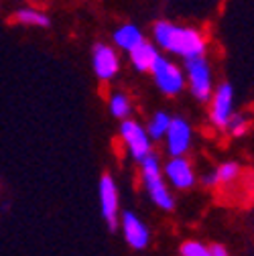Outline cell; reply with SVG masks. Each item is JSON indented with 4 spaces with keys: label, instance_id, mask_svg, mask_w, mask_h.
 Here are the masks:
<instances>
[{
    "label": "cell",
    "instance_id": "cell-1",
    "mask_svg": "<svg viewBox=\"0 0 254 256\" xmlns=\"http://www.w3.org/2000/svg\"><path fill=\"white\" fill-rule=\"evenodd\" d=\"M152 41L156 49L173 53L181 59H194L206 53V39L198 28L175 24L171 20H156L152 24Z\"/></svg>",
    "mask_w": 254,
    "mask_h": 256
},
{
    "label": "cell",
    "instance_id": "cell-2",
    "mask_svg": "<svg viewBox=\"0 0 254 256\" xmlns=\"http://www.w3.org/2000/svg\"><path fill=\"white\" fill-rule=\"evenodd\" d=\"M140 165V177H142V185L146 189V194L150 198V202L163 212H171L175 208V200L171 196V191L167 187V181L163 177V169L158 163V156L154 152H150L144 161L138 163Z\"/></svg>",
    "mask_w": 254,
    "mask_h": 256
},
{
    "label": "cell",
    "instance_id": "cell-3",
    "mask_svg": "<svg viewBox=\"0 0 254 256\" xmlns=\"http://www.w3.org/2000/svg\"><path fill=\"white\" fill-rule=\"evenodd\" d=\"M185 78H187V86L189 92L194 94V98L200 102H206L212 98L214 94V78H212V70L208 59L202 57H194V59H185Z\"/></svg>",
    "mask_w": 254,
    "mask_h": 256
},
{
    "label": "cell",
    "instance_id": "cell-4",
    "mask_svg": "<svg viewBox=\"0 0 254 256\" xmlns=\"http://www.w3.org/2000/svg\"><path fill=\"white\" fill-rule=\"evenodd\" d=\"M150 76L165 96H179L185 90V76L175 63L163 55H158L150 68Z\"/></svg>",
    "mask_w": 254,
    "mask_h": 256
},
{
    "label": "cell",
    "instance_id": "cell-5",
    "mask_svg": "<svg viewBox=\"0 0 254 256\" xmlns=\"http://www.w3.org/2000/svg\"><path fill=\"white\" fill-rule=\"evenodd\" d=\"M120 136H122L126 148H128V154L136 163L144 161V158L152 152V140L146 132V128L136 120L124 118L120 124Z\"/></svg>",
    "mask_w": 254,
    "mask_h": 256
},
{
    "label": "cell",
    "instance_id": "cell-6",
    "mask_svg": "<svg viewBox=\"0 0 254 256\" xmlns=\"http://www.w3.org/2000/svg\"><path fill=\"white\" fill-rule=\"evenodd\" d=\"M98 200H100V212L104 222L110 230H116L120 224V196L118 185L110 173H104L98 183Z\"/></svg>",
    "mask_w": 254,
    "mask_h": 256
},
{
    "label": "cell",
    "instance_id": "cell-7",
    "mask_svg": "<svg viewBox=\"0 0 254 256\" xmlns=\"http://www.w3.org/2000/svg\"><path fill=\"white\" fill-rule=\"evenodd\" d=\"M234 114V88L232 84L224 82L214 88L210 98V118L218 128H224Z\"/></svg>",
    "mask_w": 254,
    "mask_h": 256
},
{
    "label": "cell",
    "instance_id": "cell-8",
    "mask_svg": "<svg viewBox=\"0 0 254 256\" xmlns=\"http://www.w3.org/2000/svg\"><path fill=\"white\" fill-rule=\"evenodd\" d=\"M92 68L98 80L112 82L120 72V57L116 49L106 43H96L92 49Z\"/></svg>",
    "mask_w": 254,
    "mask_h": 256
},
{
    "label": "cell",
    "instance_id": "cell-9",
    "mask_svg": "<svg viewBox=\"0 0 254 256\" xmlns=\"http://www.w3.org/2000/svg\"><path fill=\"white\" fill-rule=\"evenodd\" d=\"M167 140V152L169 156H185V152L192 148V140H194V130L192 124H189L183 116H173L169 130L165 134Z\"/></svg>",
    "mask_w": 254,
    "mask_h": 256
},
{
    "label": "cell",
    "instance_id": "cell-10",
    "mask_svg": "<svg viewBox=\"0 0 254 256\" xmlns=\"http://www.w3.org/2000/svg\"><path fill=\"white\" fill-rule=\"evenodd\" d=\"M163 177L169 179V185L179 191L192 189L198 183L194 165L185 156H169V161L163 167Z\"/></svg>",
    "mask_w": 254,
    "mask_h": 256
},
{
    "label": "cell",
    "instance_id": "cell-11",
    "mask_svg": "<svg viewBox=\"0 0 254 256\" xmlns=\"http://www.w3.org/2000/svg\"><path fill=\"white\" fill-rule=\"evenodd\" d=\"M120 228L124 234V240L128 242L130 248L134 250H144L150 244V232L146 224L132 212H124L120 216Z\"/></svg>",
    "mask_w": 254,
    "mask_h": 256
},
{
    "label": "cell",
    "instance_id": "cell-12",
    "mask_svg": "<svg viewBox=\"0 0 254 256\" xmlns=\"http://www.w3.org/2000/svg\"><path fill=\"white\" fill-rule=\"evenodd\" d=\"M128 57H130V63H132V68H134L136 72L146 74V72H150L154 59L158 57V49H156V45H152V43H148V41L144 39L140 45H136V47L128 53Z\"/></svg>",
    "mask_w": 254,
    "mask_h": 256
},
{
    "label": "cell",
    "instance_id": "cell-13",
    "mask_svg": "<svg viewBox=\"0 0 254 256\" xmlns=\"http://www.w3.org/2000/svg\"><path fill=\"white\" fill-rule=\"evenodd\" d=\"M144 41V35H142V30L136 26V24H130V22H126L122 26H118L114 30V45L126 53H130L136 45H140Z\"/></svg>",
    "mask_w": 254,
    "mask_h": 256
},
{
    "label": "cell",
    "instance_id": "cell-14",
    "mask_svg": "<svg viewBox=\"0 0 254 256\" xmlns=\"http://www.w3.org/2000/svg\"><path fill=\"white\" fill-rule=\"evenodd\" d=\"M14 20L20 24H26V26H41V28H47L51 24V20L45 12H41L37 8H30V6L18 8L14 12Z\"/></svg>",
    "mask_w": 254,
    "mask_h": 256
},
{
    "label": "cell",
    "instance_id": "cell-15",
    "mask_svg": "<svg viewBox=\"0 0 254 256\" xmlns=\"http://www.w3.org/2000/svg\"><path fill=\"white\" fill-rule=\"evenodd\" d=\"M171 114H167V112H156V114H152V118L148 120V124H146V132H148V136H150V140H161V138H165V134H167V130H169V124H171Z\"/></svg>",
    "mask_w": 254,
    "mask_h": 256
},
{
    "label": "cell",
    "instance_id": "cell-16",
    "mask_svg": "<svg viewBox=\"0 0 254 256\" xmlns=\"http://www.w3.org/2000/svg\"><path fill=\"white\" fill-rule=\"evenodd\" d=\"M108 108H110V114L118 120H124L128 118L130 112H132V104L128 100V96L122 94V92H116L110 96V102H108Z\"/></svg>",
    "mask_w": 254,
    "mask_h": 256
},
{
    "label": "cell",
    "instance_id": "cell-17",
    "mask_svg": "<svg viewBox=\"0 0 254 256\" xmlns=\"http://www.w3.org/2000/svg\"><path fill=\"white\" fill-rule=\"evenodd\" d=\"M181 256H210V244H204L200 240H185L179 246Z\"/></svg>",
    "mask_w": 254,
    "mask_h": 256
},
{
    "label": "cell",
    "instance_id": "cell-18",
    "mask_svg": "<svg viewBox=\"0 0 254 256\" xmlns=\"http://www.w3.org/2000/svg\"><path fill=\"white\" fill-rule=\"evenodd\" d=\"M248 126H250V122H248V118L244 116V114H232V118L228 120V124L224 126L226 130H228V134H232V136H244L246 132H248Z\"/></svg>",
    "mask_w": 254,
    "mask_h": 256
},
{
    "label": "cell",
    "instance_id": "cell-19",
    "mask_svg": "<svg viewBox=\"0 0 254 256\" xmlns=\"http://www.w3.org/2000/svg\"><path fill=\"white\" fill-rule=\"evenodd\" d=\"M216 173H218L220 183H234L240 177V165L234 161H226L216 169Z\"/></svg>",
    "mask_w": 254,
    "mask_h": 256
},
{
    "label": "cell",
    "instance_id": "cell-20",
    "mask_svg": "<svg viewBox=\"0 0 254 256\" xmlns=\"http://www.w3.org/2000/svg\"><path fill=\"white\" fill-rule=\"evenodd\" d=\"M202 183H204L206 187H210V189L218 187V185H220V179H218V173H216V169H214V171H208L206 175H202Z\"/></svg>",
    "mask_w": 254,
    "mask_h": 256
},
{
    "label": "cell",
    "instance_id": "cell-21",
    "mask_svg": "<svg viewBox=\"0 0 254 256\" xmlns=\"http://www.w3.org/2000/svg\"><path fill=\"white\" fill-rule=\"evenodd\" d=\"M210 256H230L222 244H210Z\"/></svg>",
    "mask_w": 254,
    "mask_h": 256
}]
</instances>
